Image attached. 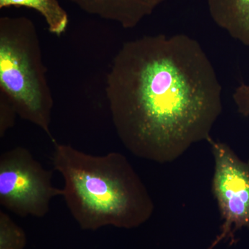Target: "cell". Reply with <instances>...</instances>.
Instances as JSON below:
<instances>
[{
  "mask_svg": "<svg viewBox=\"0 0 249 249\" xmlns=\"http://www.w3.org/2000/svg\"><path fill=\"white\" fill-rule=\"evenodd\" d=\"M116 134L136 157L173 162L208 142L222 111V87L200 44L184 34L125 42L108 72Z\"/></svg>",
  "mask_w": 249,
  "mask_h": 249,
  "instance_id": "1",
  "label": "cell"
},
{
  "mask_svg": "<svg viewBox=\"0 0 249 249\" xmlns=\"http://www.w3.org/2000/svg\"><path fill=\"white\" fill-rule=\"evenodd\" d=\"M53 144L52 163L64 180L62 196L80 229H134L152 217L153 200L125 156L93 155L70 144Z\"/></svg>",
  "mask_w": 249,
  "mask_h": 249,
  "instance_id": "2",
  "label": "cell"
},
{
  "mask_svg": "<svg viewBox=\"0 0 249 249\" xmlns=\"http://www.w3.org/2000/svg\"><path fill=\"white\" fill-rule=\"evenodd\" d=\"M37 28L24 16L0 18V91L18 116L43 130L52 142L53 99Z\"/></svg>",
  "mask_w": 249,
  "mask_h": 249,
  "instance_id": "3",
  "label": "cell"
},
{
  "mask_svg": "<svg viewBox=\"0 0 249 249\" xmlns=\"http://www.w3.org/2000/svg\"><path fill=\"white\" fill-rule=\"evenodd\" d=\"M62 193L52 183V171L25 147H14L0 156V205L10 212L20 217H45L51 201Z\"/></svg>",
  "mask_w": 249,
  "mask_h": 249,
  "instance_id": "4",
  "label": "cell"
},
{
  "mask_svg": "<svg viewBox=\"0 0 249 249\" xmlns=\"http://www.w3.org/2000/svg\"><path fill=\"white\" fill-rule=\"evenodd\" d=\"M214 161L213 192L223 220L222 231L209 249L238 229L249 228V161L240 160L231 148L211 138Z\"/></svg>",
  "mask_w": 249,
  "mask_h": 249,
  "instance_id": "5",
  "label": "cell"
},
{
  "mask_svg": "<svg viewBox=\"0 0 249 249\" xmlns=\"http://www.w3.org/2000/svg\"><path fill=\"white\" fill-rule=\"evenodd\" d=\"M88 14L120 24L124 29L137 27L165 0H71Z\"/></svg>",
  "mask_w": 249,
  "mask_h": 249,
  "instance_id": "6",
  "label": "cell"
},
{
  "mask_svg": "<svg viewBox=\"0 0 249 249\" xmlns=\"http://www.w3.org/2000/svg\"><path fill=\"white\" fill-rule=\"evenodd\" d=\"M207 4L218 27L249 47V0H207Z\"/></svg>",
  "mask_w": 249,
  "mask_h": 249,
  "instance_id": "7",
  "label": "cell"
},
{
  "mask_svg": "<svg viewBox=\"0 0 249 249\" xmlns=\"http://www.w3.org/2000/svg\"><path fill=\"white\" fill-rule=\"evenodd\" d=\"M11 6H23L37 11L45 19L49 32L53 35L62 36L68 27V14L58 0H0V9Z\"/></svg>",
  "mask_w": 249,
  "mask_h": 249,
  "instance_id": "8",
  "label": "cell"
},
{
  "mask_svg": "<svg viewBox=\"0 0 249 249\" xmlns=\"http://www.w3.org/2000/svg\"><path fill=\"white\" fill-rule=\"evenodd\" d=\"M27 236L11 217L0 211V249H24Z\"/></svg>",
  "mask_w": 249,
  "mask_h": 249,
  "instance_id": "9",
  "label": "cell"
},
{
  "mask_svg": "<svg viewBox=\"0 0 249 249\" xmlns=\"http://www.w3.org/2000/svg\"><path fill=\"white\" fill-rule=\"evenodd\" d=\"M17 116L11 102L0 93V138H4L6 132L14 127Z\"/></svg>",
  "mask_w": 249,
  "mask_h": 249,
  "instance_id": "10",
  "label": "cell"
},
{
  "mask_svg": "<svg viewBox=\"0 0 249 249\" xmlns=\"http://www.w3.org/2000/svg\"><path fill=\"white\" fill-rule=\"evenodd\" d=\"M234 102L242 115L249 116V85L241 83L233 93Z\"/></svg>",
  "mask_w": 249,
  "mask_h": 249,
  "instance_id": "11",
  "label": "cell"
}]
</instances>
